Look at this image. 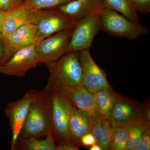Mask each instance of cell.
Masks as SVG:
<instances>
[{"instance_id":"obj_23","label":"cell","mask_w":150,"mask_h":150,"mask_svg":"<svg viewBox=\"0 0 150 150\" xmlns=\"http://www.w3.org/2000/svg\"><path fill=\"white\" fill-rule=\"evenodd\" d=\"M74 0H23V2L31 10L56 8Z\"/></svg>"},{"instance_id":"obj_5","label":"cell","mask_w":150,"mask_h":150,"mask_svg":"<svg viewBox=\"0 0 150 150\" xmlns=\"http://www.w3.org/2000/svg\"><path fill=\"white\" fill-rule=\"evenodd\" d=\"M101 30L115 37L134 40L146 35L149 30L139 22L130 20L112 10L105 8L101 14Z\"/></svg>"},{"instance_id":"obj_7","label":"cell","mask_w":150,"mask_h":150,"mask_svg":"<svg viewBox=\"0 0 150 150\" xmlns=\"http://www.w3.org/2000/svg\"><path fill=\"white\" fill-rule=\"evenodd\" d=\"M101 14L92 15L78 22L68 43L67 54L89 50L94 38L101 30Z\"/></svg>"},{"instance_id":"obj_9","label":"cell","mask_w":150,"mask_h":150,"mask_svg":"<svg viewBox=\"0 0 150 150\" xmlns=\"http://www.w3.org/2000/svg\"><path fill=\"white\" fill-rule=\"evenodd\" d=\"M52 89L59 92L73 106L84 112L91 121L103 118L97 106L93 94L82 85L59 86Z\"/></svg>"},{"instance_id":"obj_27","label":"cell","mask_w":150,"mask_h":150,"mask_svg":"<svg viewBox=\"0 0 150 150\" xmlns=\"http://www.w3.org/2000/svg\"><path fill=\"white\" fill-rule=\"evenodd\" d=\"M97 141L94 136L91 132L85 134L81 138L80 146L86 148H90L93 145L96 144Z\"/></svg>"},{"instance_id":"obj_22","label":"cell","mask_w":150,"mask_h":150,"mask_svg":"<svg viewBox=\"0 0 150 150\" xmlns=\"http://www.w3.org/2000/svg\"><path fill=\"white\" fill-rule=\"evenodd\" d=\"M129 127L112 126L109 150H127Z\"/></svg>"},{"instance_id":"obj_19","label":"cell","mask_w":150,"mask_h":150,"mask_svg":"<svg viewBox=\"0 0 150 150\" xmlns=\"http://www.w3.org/2000/svg\"><path fill=\"white\" fill-rule=\"evenodd\" d=\"M92 93L97 106L103 117L110 120L117 93L114 91H111L102 90Z\"/></svg>"},{"instance_id":"obj_16","label":"cell","mask_w":150,"mask_h":150,"mask_svg":"<svg viewBox=\"0 0 150 150\" xmlns=\"http://www.w3.org/2000/svg\"><path fill=\"white\" fill-rule=\"evenodd\" d=\"M36 26L31 23H25L19 28L7 40L8 46L15 52L21 48L34 44Z\"/></svg>"},{"instance_id":"obj_21","label":"cell","mask_w":150,"mask_h":150,"mask_svg":"<svg viewBox=\"0 0 150 150\" xmlns=\"http://www.w3.org/2000/svg\"><path fill=\"white\" fill-rule=\"evenodd\" d=\"M107 8L121 14L130 20L139 22L138 13L133 8L129 0H105Z\"/></svg>"},{"instance_id":"obj_24","label":"cell","mask_w":150,"mask_h":150,"mask_svg":"<svg viewBox=\"0 0 150 150\" xmlns=\"http://www.w3.org/2000/svg\"><path fill=\"white\" fill-rule=\"evenodd\" d=\"M15 52L8 46L0 32V67L8 62Z\"/></svg>"},{"instance_id":"obj_2","label":"cell","mask_w":150,"mask_h":150,"mask_svg":"<svg viewBox=\"0 0 150 150\" xmlns=\"http://www.w3.org/2000/svg\"><path fill=\"white\" fill-rule=\"evenodd\" d=\"M77 23L74 18L56 8L31 10L26 23L36 26L34 44L37 45L43 39L55 33L74 29Z\"/></svg>"},{"instance_id":"obj_32","label":"cell","mask_w":150,"mask_h":150,"mask_svg":"<svg viewBox=\"0 0 150 150\" xmlns=\"http://www.w3.org/2000/svg\"><path fill=\"white\" fill-rule=\"evenodd\" d=\"M15 1L16 2V3L18 4V3H20L22 2H23V0H15Z\"/></svg>"},{"instance_id":"obj_31","label":"cell","mask_w":150,"mask_h":150,"mask_svg":"<svg viewBox=\"0 0 150 150\" xmlns=\"http://www.w3.org/2000/svg\"><path fill=\"white\" fill-rule=\"evenodd\" d=\"M90 150H102L100 146L98 144H96L90 147Z\"/></svg>"},{"instance_id":"obj_25","label":"cell","mask_w":150,"mask_h":150,"mask_svg":"<svg viewBox=\"0 0 150 150\" xmlns=\"http://www.w3.org/2000/svg\"><path fill=\"white\" fill-rule=\"evenodd\" d=\"M137 13L146 14L150 12V0H129Z\"/></svg>"},{"instance_id":"obj_29","label":"cell","mask_w":150,"mask_h":150,"mask_svg":"<svg viewBox=\"0 0 150 150\" xmlns=\"http://www.w3.org/2000/svg\"><path fill=\"white\" fill-rule=\"evenodd\" d=\"M79 147L71 142H67L57 145L56 150H78Z\"/></svg>"},{"instance_id":"obj_10","label":"cell","mask_w":150,"mask_h":150,"mask_svg":"<svg viewBox=\"0 0 150 150\" xmlns=\"http://www.w3.org/2000/svg\"><path fill=\"white\" fill-rule=\"evenodd\" d=\"M73 30L57 33L43 39L35 46L39 64L46 66L67 54Z\"/></svg>"},{"instance_id":"obj_18","label":"cell","mask_w":150,"mask_h":150,"mask_svg":"<svg viewBox=\"0 0 150 150\" xmlns=\"http://www.w3.org/2000/svg\"><path fill=\"white\" fill-rule=\"evenodd\" d=\"M112 125L110 120L102 118L91 121V133L102 150H109Z\"/></svg>"},{"instance_id":"obj_6","label":"cell","mask_w":150,"mask_h":150,"mask_svg":"<svg viewBox=\"0 0 150 150\" xmlns=\"http://www.w3.org/2000/svg\"><path fill=\"white\" fill-rule=\"evenodd\" d=\"M49 91L51 97L52 134L54 140L58 144L70 142L69 126L73 105L56 90L52 89Z\"/></svg>"},{"instance_id":"obj_8","label":"cell","mask_w":150,"mask_h":150,"mask_svg":"<svg viewBox=\"0 0 150 150\" xmlns=\"http://www.w3.org/2000/svg\"><path fill=\"white\" fill-rule=\"evenodd\" d=\"M82 67L81 84L91 93L102 90L113 91L109 84L105 71L93 60L89 50L79 52Z\"/></svg>"},{"instance_id":"obj_3","label":"cell","mask_w":150,"mask_h":150,"mask_svg":"<svg viewBox=\"0 0 150 150\" xmlns=\"http://www.w3.org/2000/svg\"><path fill=\"white\" fill-rule=\"evenodd\" d=\"M50 75L45 89L49 91L59 86L82 85V67L78 51L65 54L47 65Z\"/></svg>"},{"instance_id":"obj_20","label":"cell","mask_w":150,"mask_h":150,"mask_svg":"<svg viewBox=\"0 0 150 150\" xmlns=\"http://www.w3.org/2000/svg\"><path fill=\"white\" fill-rule=\"evenodd\" d=\"M150 126V120H143L137 121L129 126V137L127 150H137L145 130Z\"/></svg>"},{"instance_id":"obj_17","label":"cell","mask_w":150,"mask_h":150,"mask_svg":"<svg viewBox=\"0 0 150 150\" xmlns=\"http://www.w3.org/2000/svg\"><path fill=\"white\" fill-rule=\"evenodd\" d=\"M57 145L53 134H50L45 139L19 137L16 144L15 150H56Z\"/></svg>"},{"instance_id":"obj_26","label":"cell","mask_w":150,"mask_h":150,"mask_svg":"<svg viewBox=\"0 0 150 150\" xmlns=\"http://www.w3.org/2000/svg\"><path fill=\"white\" fill-rule=\"evenodd\" d=\"M150 150V126L147 127L137 150Z\"/></svg>"},{"instance_id":"obj_30","label":"cell","mask_w":150,"mask_h":150,"mask_svg":"<svg viewBox=\"0 0 150 150\" xmlns=\"http://www.w3.org/2000/svg\"><path fill=\"white\" fill-rule=\"evenodd\" d=\"M6 15V12L0 9V31L5 19Z\"/></svg>"},{"instance_id":"obj_12","label":"cell","mask_w":150,"mask_h":150,"mask_svg":"<svg viewBox=\"0 0 150 150\" xmlns=\"http://www.w3.org/2000/svg\"><path fill=\"white\" fill-rule=\"evenodd\" d=\"M32 100V95L29 90L21 98L10 102L6 108L5 112L9 121L12 134L11 150H15L16 144L23 127Z\"/></svg>"},{"instance_id":"obj_15","label":"cell","mask_w":150,"mask_h":150,"mask_svg":"<svg viewBox=\"0 0 150 150\" xmlns=\"http://www.w3.org/2000/svg\"><path fill=\"white\" fill-rule=\"evenodd\" d=\"M91 120L84 112L73 106L69 126L70 142L78 147L80 146L81 138L91 132Z\"/></svg>"},{"instance_id":"obj_14","label":"cell","mask_w":150,"mask_h":150,"mask_svg":"<svg viewBox=\"0 0 150 150\" xmlns=\"http://www.w3.org/2000/svg\"><path fill=\"white\" fill-rule=\"evenodd\" d=\"M31 10L22 2L17 4L8 12L1 32L3 37L7 40L9 37L22 25L27 23L28 17Z\"/></svg>"},{"instance_id":"obj_11","label":"cell","mask_w":150,"mask_h":150,"mask_svg":"<svg viewBox=\"0 0 150 150\" xmlns=\"http://www.w3.org/2000/svg\"><path fill=\"white\" fill-rule=\"evenodd\" d=\"M35 44L17 50L9 60L0 67V73L23 77L30 70L39 64Z\"/></svg>"},{"instance_id":"obj_28","label":"cell","mask_w":150,"mask_h":150,"mask_svg":"<svg viewBox=\"0 0 150 150\" xmlns=\"http://www.w3.org/2000/svg\"><path fill=\"white\" fill-rule=\"evenodd\" d=\"M17 4L15 0H0V9L8 12Z\"/></svg>"},{"instance_id":"obj_4","label":"cell","mask_w":150,"mask_h":150,"mask_svg":"<svg viewBox=\"0 0 150 150\" xmlns=\"http://www.w3.org/2000/svg\"><path fill=\"white\" fill-rule=\"evenodd\" d=\"M143 119L150 120L149 101L141 104L117 93L110 118L112 126L128 127Z\"/></svg>"},{"instance_id":"obj_1","label":"cell","mask_w":150,"mask_h":150,"mask_svg":"<svg viewBox=\"0 0 150 150\" xmlns=\"http://www.w3.org/2000/svg\"><path fill=\"white\" fill-rule=\"evenodd\" d=\"M32 102L19 137L23 138H46L52 134L50 91L30 90Z\"/></svg>"},{"instance_id":"obj_13","label":"cell","mask_w":150,"mask_h":150,"mask_svg":"<svg viewBox=\"0 0 150 150\" xmlns=\"http://www.w3.org/2000/svg\"><path fill=\"white\" fill-rule=\"evenodd\" d=\"M57 8L78 22L90 16L101 14L107 8L105 0H74Z\"/></svg>"}]
</instances>
